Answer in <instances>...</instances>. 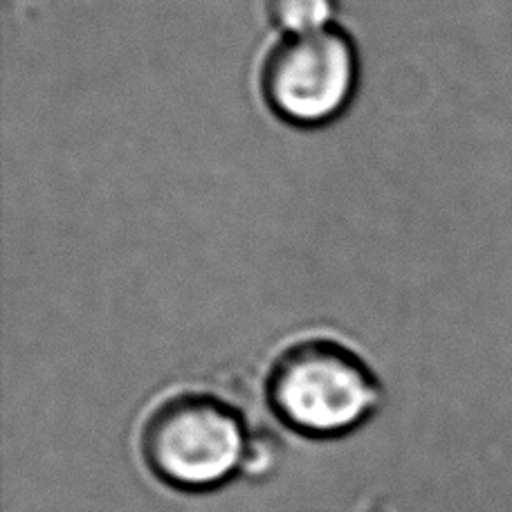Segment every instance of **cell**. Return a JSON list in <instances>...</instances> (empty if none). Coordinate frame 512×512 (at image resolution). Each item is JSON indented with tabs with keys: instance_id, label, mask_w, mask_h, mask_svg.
Instances as JSON below:
<instances>
[{
	"instance_id": "cell-3",
	"label": "cell",
	"mask_w": 512,
	"mask_h": 512,
	"mask_svg": "<svg viewBox=\"0 0 512 512\" xmlns=\"http://www.w3.org/2000/svg\"><path fill=\"white\" fill-rule=\"evenodd\" d=\"M358 86V54L349 36L326 30L283 36L263 61L261 90L272 113L295 126L335 120Z\"/></svg>"
},
{
	"instance_id": "cell-4",
	"label": "cell",
	"mask_w": 512,
	"mask_h": 512,
	"mask_svg": "<svg viewBox=\"0 0 512 512\" xmlns=\"http://www.w3.org/2000/svg\"><path fill=\"white\" fill-rule=\"evenodd\" d=\"M274 27L286 36L310 34L331 27L335 0H265Z\"/></svg>"
},
{
	"instance_id": "cell-1",
	"label": "cell",
	"mask_w": 512,
	"mask_h": 512,
	"mask_svg": "<svg viewBox=\"0 0 512 512\" xmlns=\"http://www.w3.org/2000/svg\"><path fill=\"white\" fill-rule=\"evenodd\" d=\"M268 398L283 423L310 436H337L378 407V384L358 355L328 340L290 346L274 362Z\"/></svg>"
},
{
	"instance_id": "cell-2",
	"label": "cell",
	"mask_w": 512,
	"mask_h": 512,
	"mask_svg": "<svg viewBox=\"0 0 512 512\" xmlns=\"http://www.w3.org/2000/svg\"><path fill=\"white\" fill-rule=\"evenodd\" d=\"M248 438L241 416L223 400L182 393L146 420L142 450L149 468L169 486L209 490L241 472Z\"/></svg>"
},
{
	"instance_id": "cell-5",
	"label": "cell",
	"mask_w": 512,
	"mask_h": 512,
	"mask_svg": "<svg viewBox=\"0 0 512 512\" xmlns=\"http://www.w3.org/2000/svg\"><path fill=\"white\" fill-rule=\"evenodd\" d=\"M281 461L279 443L274 441L270 434H259L248 438V447H245L241 472L248 477H268V474L277 468Z\"/></svg>"
}]
</instances>
